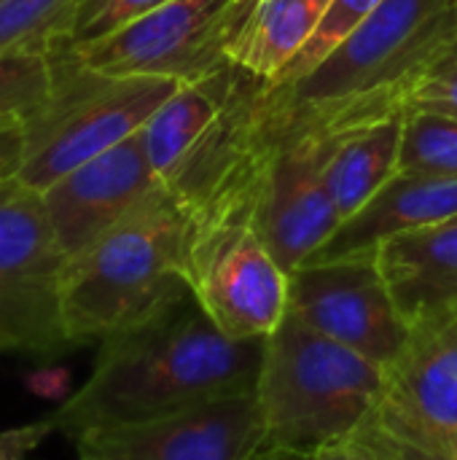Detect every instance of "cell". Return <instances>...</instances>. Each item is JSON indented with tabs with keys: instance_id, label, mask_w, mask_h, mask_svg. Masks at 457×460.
<instances>
[{
	"instance_id": "cell-4",
	"label": "cell",
	"mask_w": 457,
	"mask_h": 460,
	"mask_svg": "<svg viewBox=\"0 0 457 460\" xmlns=\"http://www.w3.org/2000/svg\"><path fill=\"white\" fill-rule=\"evenodd\" d=\"M382 375L385 367L286 313L264 340L256 383L261 453L310 458L353 439L380 399Z\"/></svg>"
},
{
	"instance_id": "cell-16",
	"label": "cell",
	"mask_w": 457,
	"mask_h": 460,
	"mask_svg": "<svg viewBox=\"0 0 457 460\" xmlns=\"http://www.w3.org/2000/svg\"><path fill=\"white\" fill-rule=\"evenodd\" d=\"M240 78L237 65H226L210 75L180 81V86L156 108V113L143 124V148L151 172L164 186L186 154L202 140L213 121L226 108L234 84Z\"/></svg>"
},
{
	"instance_id": "cell-10",
	"label": "cell",
	"mask_w": 457,
	"mask_h": 460,
	"mask_svg": "<svg viewBox=\"0 0 457 460\" xmlns=\"http://www.w3.org/2000/svg\"><path fill=\"white\" fill-rule=\"evenodd\" d=\"M286 313L380 367H388L412 334L374 256L302 264L288 275Z\"/></svg>"
},
{
	"instance_id": "cell-12",
	"label": "cell",
	"mask_w": 457,
	"mask_h": 460,
	"mask_svg": "<svg viewBox=\"0 0 457 460\" xmlns=\"http://www.w3.org/2000/svg\"><path fill=\"white\" fill-rule=\"evenodd\" d=\"M331 137L304 135L272 148L253 213V229L283 272L307 264L342 226L326 186Z\"/></svg>"
},
{
	"instance_id": "cell-13",
	"label": "cell",
	"mask_w": 457,
	"mask_h": 460,
	"mask_svg": "<svg viewBox=\"0 0 457 460\" xmlns=\"http://www.w3.org/2000/svg\"><path fill=\"white\" fill-rule=\"evenodd\" d=\"M156 186L140 132L51 183L43 205L65 256L83 253Z\"/></svg>"
},
{
	"instance_id": "cell-3",
	"label": "cell",
	"mask_w": 457,
	"mask_h": 460,
	"mask_svg": "<svg viewBox=\"0 0 457 460\" xmlns=\"http://www.w3.org/2000/svg\"><path fill=\"white\" fill-rule=\"evenodd\" d=\"M186 208L167 186H156L70 259L59 294L70 348L100 345L186 299Z\"/></svg>"
},
{
	"instance_id": "cell-24",
	"label": "cell",
	"mask_w": 457,
	"mask_h": 460,
	"mask_svg": "<svg viewBox=\"0 0 457 460\" xmlns=\"http://www.w3.org/2000/svg\"><path fill=\"white\" fill-rule=\"evenodd\" d=\"M436 113L457 121V40L428 67L407 97L404 113Z\"/></svg>"
},
{
	"instance_id": "cell-25",
	"label": "cell",
	"mask_w": 457,
	"mask_h": 460,
	"mask_svg": "<svg viewBox=\"0 0 457 460\" xmlns=\"http://www.w3.org/2000/svg\"><path fill=\"white\" fill-rule=\"evenodd\" d=\"M54 431H57V423L51 415L32 420L27 426L0 431V460H27L30 453H35L43 445V439Z\"/></svg>"
},
{
	"instance_id": "cell-2",
	"label": "cell",
	"mask_w": 457,
	"mask_h": 460,
	"mask_svg": "<svg viewBox=\"0 0 457 460\" xmlns=\"http://www.w3.org/2000/svg\"><path fill=\"white\" fill-rule=\"evenodd\" d=\"M455 40L457 0H385L304 78L259 84V140L272 151L304 135L339 137L404 113L415 84Z\"/></svg>"
},
{
	"instance_id": "cell-14",
	"label": "cell",
	"mask_w": 457,
	"mask_h": 460,
	"mask_svg": "<svg viewBox=\"0 0 457 460\" xmlns=\"http://www.w3.org/2000/svg\"><path fill=\"white\" fill-rule=\"evenodd\" d=\"M374 261L409 329L457 315V213L388 237Z\"/></svg>"
},
{
	"instance_id": "cell-15",
	"label": "cell",
	"mask_w": 457,
	"mask_h": 460,
	"mask_svg": "<svg viewBox=\"0 0 457 460\" xmlns=\"http://www.w3.org/2000/svg\"><path fill=\"white\" fill-rule=\"evenodd\" d=\"M457 213V178L396 172L310 261L374 256L388 237L431 226ZM307 261V264H310Z\"/></svg>"
},
{
	"instance_id": "cell-20",
	"label": "cell",
	"mask_w": 457,
	"mask_h": 460,
	"mask_svg": "<svg viewBox=\"0 0 457 460\" xmlns=\"http://www.w3.org/2000/svg\"><path fill=\"white\" fill-rule=\"evenodd\" d=\"M399 172L457 178V121L436 113H404Z\"/></svg>"
},
{
	"instance_id": "cell-17",
	"label": "cell",
	"mask_w": 457,
	"mask_h": 460,
	"mask_svg": "<svg viewBox=\"0 0 457 460\" xmlns=\"http://www.w3.org/2000/svg\"><path fill=\"white\" fill-rule=\"evenodd\" d=\"M331 3L334 0H256L229 46V62L264 84H275L315 35Z\"/></svg>"
},
{
	"instance_id": "cell-27",
	"label": "cell",
	"mask_w": 457,
	"mask_h": 460,
	"mask_svg": "<svg viewBox=\"0 0 457 460\" xmlns=\"http://www.w3.org/2000/svg\"><path fill=\"white\" fill-rule=\"evenodd\" d=\"M24 385L30 394H35L40 399H51L59 404L70 399V372L65 367H57V364H48V367L30 372L24 377Z\"/></svg>"
},
{
	"instance_id": "cell-26",
	"label": "cell",
	"mask_w": 457,
	"mask_h": 460,
	"mask_svg": "<svg viewBox=\"0 0 457 460\" xmlns=\"http://www.w3.org/2000/svg\"><path fill=\"white\" fill-rule=\"evenodd\" d=\"M27 159L24 121H0V183L19 178Z\"/></svg>"
},
{
	"instance_id": "cell-5",
	"label": "cell",
	"mask_w": 457,
	"mask_h": 460,
	"mask_svg": "<svg viewBox=\"0 0 457 460\" xmlns=\"http://www.w3.org/2000/svg\"><path fill=\"white\" fill-rule=\"evenodd\" d=\"M267 162L186 210L189 288L207 318L232 340L269 337L288 305V272L253 229Z\"/></svg>"
},
{
	"instance_id": "cell-19",
	"label": "cell",
	"mask_w": 457,
	"mask_h": 460,
	"mask_svg": "<svg viewBox=\"0 0 457 460\" xmlns=\"http://www.w3.org/2000/svg\"><path fill=\"white\" fill-rule=\"evenodd\" d=\"M78 0H0V57L46 51L67 35Z\"/></svg>"
},
{
	"instance_id": "cell-8",
	"label": "cell",
	"mask_w": 457,
	"mask_h": 460,
	"mask_svg": "<svg viewBox=\"0 0 457 460\" xmlns=\"http://www.w3.org/2000/svg\"><path fill=\"white\" fill-rule=\"evenodd\" d=\"M256 0H170L113 35L54 49L102 75H159L194 81L229 62V46Z\"/></svg>"
},
{
	"instance_id": "cell-23",
	"label": "cell",
	"mask_w": 457,
	"mask_h": 460,
	"mask_svg": "<svg viewBox=\"0 0 457 460\" xmlns=\"http://www.w3.org/2000/svg\"><path fill=\"white\" fill-rule=\"evenodd\" d=\"M170 0H78L67 35L57 49H78L113 35Z\"/></svg>"
},
{
	"instance_id": "cell-22",
	"label": "cell",
	"mask_w": 457,
	"mask_h": 460,
	"mask_svg": "<svg viewBox=\"0 0 457 460\" xmlns=\"http://www.w3.org/2000/svg\"><path fill=\"white\" fill-rule=\"evenodd\" d=\"M385 0H334L318 24L315 35L302 46V51L291 59V65L280 73V78L269 86H288L307 73H312L361 22H366Z\"/></svg>"
},
{
	"instance_id": "cell-11",
	"label": "cell",
	"mask_w": 457,
	"mask_h": 460,
	"mask_svg": "<svg viewBox=\"0 0 457 460\" xmlns=\"http://www.w3.org/2000/svg\"><path fill=\"white\" fill-rule=\"evenodd\" d=\"M73 442L81 460H256L264 420L248 391L145 423L92 429Z\"/></svg>"
},
{
	"instance_id": "cell-21",
	"label": "cell",
	"mask_w": 457,
	"mask_h": 460,
	"mask_svg": "<svg viewBox=\"0 0 457 460\" xmlns=\"http://www.w3.org/2000/svg\"><path fill=\"white\" fill-rule=\"evenodd\" d=\"M54 92V59L46 51L0 57V121H30Z\"/></svg>"
},
{
	"instance_id": "cell-29",
	"label": "cell",
	"mask_w": 457,
	"mask_h": 460,
	"mask_svg": "<svg viewBox=\"0 0 457 460\" xmlns=\"http://www.w3.org/2000/svg\"><path fill=\"white\" fill-rule=\"evenodd\" d=\"M447 460H457V445L450 450V453H447Z\"/></svg>"
},
{
	"instance_id": "cell-9",
	"label": "cell",
	"mask_w": 457,
	"mask_h": 460,
	"mask_svg": "<svg viewBox=\"0 0 457 460\" xmlns=\"http://www.w3.org/2000/svg\"><path fill=\"white\" fill-rule=\"evenodd\" d=\"M366 431L447 460L457 445V315L412 329L385 367Z\"/></svg>"
},
{
	"instance_id": "cell-7",
	"label": "cell",
	"mask_w": 457,
	"mask_h": 460,
	"mask_svg": "<svg viewBox=\"0 0 457 460\" xmlns=\"http://www.w3.org/2000/svg\"><path fill=\"white\" fill-rule=\"evenodd\" d=\"M67 261L43 194L19 178L0 183V353L54 358L70 350L59 313Z\"/></svg>"
},
{
	"instance_id": "cell-1",
	"label": "cell",
	"mask_w": 457,
	"mask_h": 460,
	"mask_svg": "<svg viewBox=\"0 0 457 460\" xmlns=\"http://www.w3.org/2000/svg\"><path fill=\"white\" fill-rule=\"evenodd\" d=\"M264 340L226 337L189 294L143 326L100 342L86 383L51 412L57 431L75 439L256 391Z\"/></svg>"
},
{
	"instance_id": "cell-28",
	"label": "cell",
	"mask_w": 457,
	"mask_h": 460,
	"mask_svg": "<svg viewBox=\"0 0 457 460\" xmlns=\"http://www.w3.org/2000/svg\"><path fill=\"white\" fill-rule=\"evenodd\" d=\"M256 460H380L358 437H353V439H347V442H342V445H337V447H331V450H323V453H318V456H310V458H277V456H259Z\"/></svg>"
},
{
	"instance_id": "cell-6",
	"label": "cell",
	"mask_w": 457,
	"mask_h": 460,
	"mask_svg": "<svg viewBox=\"0 0 457 460\" xmlns=\"http://www.w3.org/2000/svg\"><path fill=\"white\" fill-rule=\"evenodd\" d=\"M54 92L24 121L27 159L19 181L46 191L70 170L124 143L180 86L159 75H102L81 67L65 51H51Z\"/></svg>"
},
{
	"instance_id": "cell-18",
	"label": "cell",
	"mask_w": 457,
	"mask_h": 460,
	"mask_svg": "<svg viewBox=\"0 0 457 460\" xmlns=\"http://www.w3.org/2000/svg\"><path fill=\"white\" fill-rule=\"evenodd\" d=\"M401 129L404 113H396L356 132L331 137V154L323 175L342 221L356 216L399 172Z\"/></svg>"
}]
</instances>
